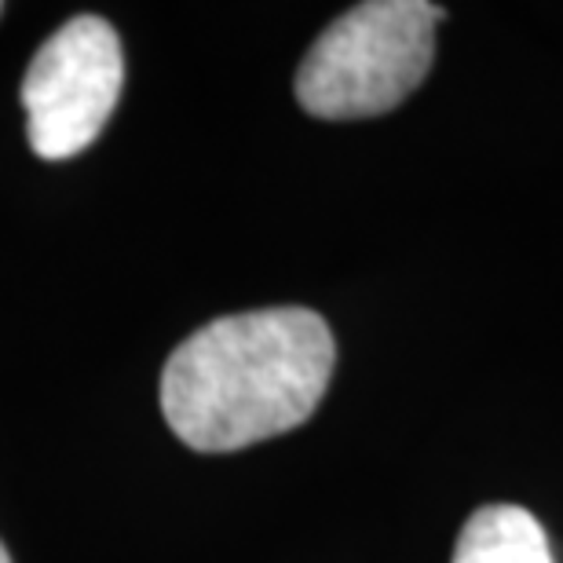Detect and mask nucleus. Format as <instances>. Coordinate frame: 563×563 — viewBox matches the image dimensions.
<instances>
[{"label": "nucleus", "instance_id": "4", "mask_svg": "<svg viewBox=\"0 0 563 563\" xmlns=\"http://www.w3.org/2000/svg\"><path fill=\"white\" fill-rule=\"evenodd\" d=\"M454 563H556L542 523L520 505H487L461 527Z\"/></svg>", "mask_w": 563, "mask_h": 563}, {"label": "nucleus", "instance_id": "2", "mask_svg": "<svg viewBox=\"0 0 563 563\" xmlns=\"http://www.w3.org/2000/svg\"><path fill=\"white\" fill-rule=\"evenodd\" d=\"M428 0H369L344 11L303 55L292 92L311 118L358 121L396 110L432 70L435 26Z\"/></svg>", "mask_w": 563, "mask_h": 563}, {"label": "nucleus", "instance_id": "3", "mask_svg": "<svg viewBox=\"0 0 563 563\" xmlns=\"http://www.w3.org/2000/svg\"><path fill=\"white\" fill-rule=\"evenodd\" d=\"M125 88L121 37L107 19L77 15L33 55L22 77L26 136L44 162L88 151L107 129Z\"/></svg>", "mask_w": 563, "mask_h": 563}, {"label": "nucleus", "instance_id": "6", "mask_svg": "<svg viewBox=\"0 0 563 563\" xmlns=\"http://www.w3.org/2000/svg\"><path fill=\"white\" fill-rule=\"evenodd\" d=\"M0 11H4V8H0Z\"/></svg>", "mask_w": 563, "mask_h": 563}, {"label": "nucleus", "instance_id": "1", "mask_svg": "<svg viewBox=\"0 0 563 563\" xmlns=\"http://www.w3.org/2000/svg\"><path fill=\"white\" fill-rule=\"evenodd\" d=\"M336 344L311 308H261L201 325L162 369V413L198 454L292 432L330 388Z\"/></svg>", "mask_w": 563, "mask_h": 563}, {"label": "nucleus", "instance_id": "5", "mask_svg": "<svg viewBox=\"0 0 563 563\" xmlns=\"http://www.w3.org/2000/svg\"><path fill=\"white\" fill-rule=\"evenodd\" d=\"M0 563H11V556H8V549H4V542H0Z\"/></svg>", "mask_w": 563, "mask_h": 563}]
</instances>
